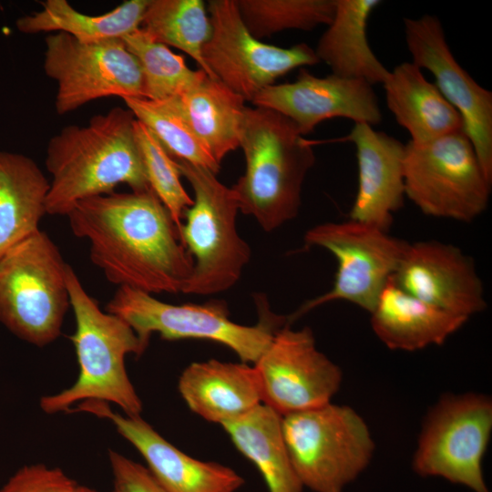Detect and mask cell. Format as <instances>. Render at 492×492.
<instances>
[{"instance_id": "6da1fadb", "label": "cell", "mask_w": 492, "mask_h": 492, "mask_svg": "<svg viewBox=\"0 0 492 492\" xmlns=\"http://www.w3.org/2000/svg\"><path fill=\"white\" fill-rule=\"evenodd\" d=\"M66 217L74 235L88 241L91 261L111 283L150 294L183 292L193 259L151 189L89 197Z\"/></svg>"}, {"instance_id": "7a4b0ae2", "label": "cell", "mask_w": 492, "mask_h": 492, "mask_svg": "<svg viewBox=\"0 0 492 492\" xmlns=\"http://www.w3.org/2000/svg\"><path fill=\"white\" fill-rule=\"evenodd\" d=\"M135 117L120 107L95 115L85 126L68 125L48 141L45 164L51 175L46 213L67 216L79 200L114 192L149 190L134 133Z\"/></svg>"}, {"instance_id": "3957f363", "label": "cell", "mask_w": 492, "mask_h": 492, "mask_svg": "<svg viewBox=\"0 0 492 492\" xmlns=\"http://www.w3.org/2000/svg\"><path fill=\"white\" fill-rule=\"evenodd\" d=\"M313 145L283 115L246 108L240 139L245 171L231 189L239 210L263 231H272L297 216L302 183L315 162Z\"/></svg>"}, {"instance_id": "277c9868", "label": "cell", "mask_w": 492, "mask_h": 492, "mask_svg": "<svg viewBox=\"0 0 492 492\" xmlns=\"http://www.w3.org/2000/svg\"><path fill=\"white\" fill-rule=\"evenodd\" d=\"M66 280L76 322L70 340L79 373L70 387L41 397L40 408L48 415L67 413L77 403L97 400L118 405L122 414L140 415L142 402L125 366L128 354H143L135 332L121 318L99 308L68 264Z\"/></svg>"}, {"instance_id": "5b68a950", "label": "cell", "mask_w": 492, "mask_h": 492, "mask_svg": "<svg viewBox=\"0 0 492 492\" xmlns=\"http://www.w3.org/2000/svg\"><path fill=\"white\" fill-rule=\"evenodd\" d=\"M256 303L259 322L247 326L230 319L224 301L176 305L139 290L118 287L106 312L132 328L143 353L151 335L157 333L167 341L201 339L219 343L232 350L242 363L254 364L285 321L269 310L264 297L259 295Z\"/></svg>"}, {"instance_id": "8992f818", "label": "cell", "mask_w": 492, "mask_h": 492, "mask_svg": "<svg viewBox=\"0 0 492 492\" xmlns=\"http://www.w3.org/2000/svg\"><path fill=\"white\" fill-rule=\"evenodd\" d=\"M67 266L41 230L9 249L0 257V323L38 347L56 341L70 306Z\"/></svg>"}, {"instance_id": "52a82bcc", "label": "cell", "mask_w": 492, "mask_h": 492, "mask_svg": "<svg viewBox=\"0 0 492 492\" xmlns=\"http://www.w3.org/2000/svg\"><path fill=\"white\" fill-rule=\"evenodd\" d=\"M190 182L193 203L183 214L180 240L193 259V271L183 290L190 294L227 291L240 279L251 250L236 229L239 203L231 188L210 169L176 160Z\"/></svg>"}, {"instance_id": "ba28073f", "label": "cell", "mask_w": 492, "mask_h": 492, "mask_svg": "<svg viewBox=\"0 0 492 492\" xmlns=\"http://www.w3.org/2000/svg\"><path fill=\"white\" fill-rule=\"evenodd\" d=\"M288 454L303 487L343 492L368 466L374 442L353 408L328 403L282 417Z\"/></svg>"}, {"instance_id": "9c48e42d", "label": "cell", "mask_w": 492, "mask_h": 492, "mask_svg": "<svg viewBox=\"0 0 492 492\" xmlns=\"http://www.w3.org/2000/svg\"><path fill=\"white\" fill-rule=\"evenodd\" d=\"M405 196L424 214L470 222L487 208L491 182L464 129L405 144Z\"/></svg>"}, {"instance_id": "30bf717a", "label": "cell", "mask_w": 492, "mask_h": 492, "mask_svg": "<svg viewBox=\"0 0 492 492\" xmlns=\"http://www.w3.org/2000/svg\"><path fill=\"white\" fill-rule=\"evenodd\" d=\"M492 431V401L481 394L444 395L427 415L413 458L421 477L489 492L482 462Z\"/></svg>"}, {"instance_id": "8fae6325", "label": "cell", "mask_w": 492, "mask_h": 492, "mask_svg": "<svg viewBox=\"0 0 492 492\" xmlns=\"http://www.w3.org/2000/svg\"><path fill=\"white\" fill-rule=\"evenodd\" d=\"M306 247L329 251L338 267L331 290L303 303L289 321L332 301H347L371 313L393 277L407 242L375 226L349 220L318 224L304 235Z\"/></svg>"}, {"instance_id": "7c38bea8", "label": "cell", "mask_w": 492, "mask_h": 492, "mask_svg": "<svg viewBox=\"0 0 492 492\" xmlns=\"http://www.w3.org/2000/svg\"><path fill=\"white\" fill-rule=\"evenodd\" d=\"M211 34L203 46L208 76L245 101L290 71L319 63L305 43L280 47L255 38L244 25L234 0H211L208 7Z\"/></svg>"}, {"instance_id": "4fadbf2b", "label": "cell", "mask_w": 492, "mask_h": 492, "mask_svg": "<svg viewBox=\"0 0 492 492\" xmlns=\"http://www.w3.org/2000/svg\"><path fill=\"white\" fill-rule=\"evenodd\" d=\"M44 71L57 84L58 115L103 97H144L143 75L121 38L81 43L63 32L45 38Z\"/></svg>"}, {"instance_id": "5bb4252c", "label": "cell", "mask_w": 492, "mask_h": 492, "mask_svg": "<svg viewBox=\"0 0 492 492\" xmlns=\"http://www.w3.org/2000/svg\"><path fill=\"white\" fill-rule=\"evenodd\" d=\"M254 367L261 404L282 416L331 403L343 379L339 366L317 349L309 327L282 326Z\"/></svg>"}, {"instance_id": "9a60e30c", "label": "cell", "mask_w": 492, "mask_h": 492, "mask_svg": "<svg viewBox=\"0 0 492 492\" xmlns=\"http://www.w3.org/2000/svg\"><path fill=\"white\" fill-rule=\"evenodd\" d=\"M404 28L412 62L434 76V84L457 110L464 132L492 182V92L480 86L456 61L436 16L405 17Z\"/></svg>"}, {"instance_id": "2e32d148", "label": "cell", "mask_w": 492, "mask_h": 492, "mask_svg": "<svg viewBox=\"0 0 492 492\" xmlns=\"http://www.w3.org/2000/svg\"><path fill=\"white\" fill-rule=\"evenodd\" d=\"M251 102L255 107L283 115L302 135L333 118L371 126L379 124L383 118L376 94L370 84L333 74L320 77L304 68H301L293 82L268 86Z\"/></svg>"}, {"instance_id": "e0dca14e", "label": "cell", "mask_w": 492, "mask_h": 492, "mask_svg": "<svg viewBox=\"0 0 492 492\" xmlns=\"http://www.w3.org/2000/svg\"><path fill=\"white\" fill-rule=\"evenodd\" d=\"M77 412L109 420L142 456L146 467L167 492H237L244 484L232 468L185 454L140 415L119 414L109 404L97 400L83 401L68 411Z\"/></svg>"}, {"instance_id": "ac0fdd59", "label": "cell", "mask_w": 492, "mask_h": 492, "mask_svg": "<svg viewBox=\"0 0 492 492\" xmlns=\"http://www.w3.org/2000/svg\"><path fill=\"white\" fill-rule=\"evenodd\" d=\"M392 278L406 292L452 314L469 318L487 308L473 260L452 244L408 243Z\"/></svg>"}, {"instance_id": "d6986e66", "label": "cell", "mask_w": 492, "mask_h": 492, "mask_svg": "<svg viewBox=\"0 0 492 492\" xmlns=\"http://www.w3.org/2000/svg\"><path fill=\"white\" fill-rule=\"evenodd\" d=\"M343 139L354 145L358 167L350 220L387 231L404 203L405 144L367 123H354Z\"/></svg>"}, {"instance_id": "ffe728a7", "label": "cell", "mask_w": 492, "mask_h": 492, "mask_svg": "<svg viewBox=\"0 0 492 492\" xmlns=\"http://www.w3.org/2000/svg\"><path fill=\"white\" fill-rule=\"evenodd\" d=\"M178 387L193 413L220 425L261 404L257 371L242 362L192 363L181 373Z\"/></svg>"}, {"instance_id": "44dd1931", "label": "cell", "mask_w": 492, "mask_h": 492, "mask_svg": "<svg viewBox=\"0 0 492 492\" xmlns=\"http://www.w3.org/2000/svg\"><path fill=\"white\" fill-rule=\"evenodd\" d=\"M370 313L372 329L378 339L391 350L407 352L444 343L468 320L411 295L393 278Z\"/></svg>"}, {"instance_id": "7402d4cb", "label": "cell", "mask_w": 492, "mask_h": 492, "mask_svg": "<svg viewBox=\"0 0 492 492\" xmlns=\"http://www.w3.org/2000/svg\"><path fill=\"white\" fill-rule=\"evenodd\" d=\"M385 101L414 143H425L463 129L457 110L413 62L397 65L383 83Z\"/></svg>"}, {"instance_id": "603a6c76", "label": "cell", "mask_w": 492, "mask_h": 492, "mask_svg": "<svg viewBox=\"0 0 492 492\" xmlns=\"http://www.w3.org/2000/svg\"><path fill=\"white\" fill-rule=\"evenodd\" d=\"M380 0H335L333 19L321 36L315 54L332 74L383 84L389 70L373 52L367 38V24Z\"/></svg>"}, {"instance_id": "cb8c5ba5", "label": "cell", "mask_w": 492, "mask_h": 492, "mask_svg": "<svg viewBox=\"0 0 492 492\" xmlns=\"http://www.w3.org/2000/svg\"><path fill=\"white\" fill-rule=\"evenodd\" d=\"M178 99L190 129L220 165L240 147L245 99L205 72Z\"/></svg>"}, {"instance_id": "d4e9b609", "label": "cell", "mask_w": 492, "mask_h": 492, "mask_svg": "<svg viewBox=\"0 0 492 492\" xmlns=\"http://www.w3.org/2000/svg\"><path fill=\"white\" fill-rule=\"evenodd\" d=\"M49 186L32 159L0 151V257L40 230Z\"/></svg>"}, {"instance_id": "484cf974", "label": "cell", "mask_w": 492, "mask_h": 492, "mask_svg": "<svg viewBox=\"0 0 492 492\" xmlns=\"http://www.w3.org/2000/svg\"><path fill=\"white\" fill-rule=\"evenodd\" d=\"M282 415L264 404L221 426L262 476L269 492H302L282 429Z\"/></svg>"}, {"instance_id": "4316f807", "label": "cell", "mask_w": 492, "mask_h": 492, "mask_svg": "<svg viewBox=\"0 0 492 492\" xmlns=\"http://www.w3.org/2000/svg\"><path fill=\"white\" fill-rule=\"evenodd\" d=\"M149 2L128 0L105 14L89 15L66 0H46L41 10L19 17L16 27L24 34L63 32L87 44L122 38L140 27Z\"/></svg>"}, {"instance_id": "83f0119b", "label": "cell", "mask_w": 492, "mask_h": 492, "mask_svg": "<svg viewBox=\"0 0 492 492\" xmlns=\"http://www.w3.org/2000/svg\"><path fill=\"white\" fill-rule=\"evenodd\" d=\"M141 25L156 41L189 55L208 75L201 52L211 25L203 1L149 0Z\"/></svg>"}, {"instance_id": "f1b7e54d", "label": "cell", "mask_w": 492, "mask_h": 492, "mask_svg": "<svg viewBox=\"0 0 492 492\" xmlns=\"http://www.w3.org/2000/svg\"><path fill=\"white\" fill-rule=\"evenodd\" d=\"M122 99L135 118L152 131L174 159L204 167L214 174L219 172L220 165L190 129L178 96L161 100L135 97Z\"/></svg>"}, {"instance_id": "f546056e", "label": "cell", "mask_w": 492, "mask_h": 492, "mask_svg": "<svg viewBox=\"0 0 492 492\" xmlns=\"http://www.w3.org/2000/svg\"><path fill=\"white\" fill-rule=\"evenodd\" d=\"M121 39L140 66L145 98L161 100L179 96L204 72L190 69L182 56L156 41L142 27Z\"/></svg>"}, {"instance_id": "4dcf8cb0", "label": "cell", "mask_w": 492, "mask_h": 492, "mask_svg": "<svg viewBox=\"0 0 492 492\" xmlns=\"http://www.w3.org/2000/svg\"><path fill=\"white\" fill-rule=\"evenodd\" d=\"M249 32L257 39L287 29L309 31L328 26L335 0H234Z\"/></svg>"}, {"instance_id": "1f68e13d", "label": "cell", "mask_w": 492, "mask_h": 492, "mask_svg": "<svg viewBox=\"0 0 492 492\" xmlns=\"http://www.w3.org/2000/svg\"><path fill=\"white\" fill-rule=\"evenodd\" d=\"M134 133L149 188L168 209L179 231L184 211L193 200L181 184L177 162L152 131L136 118Z\"/></svg>"}, {"instance_id": "d6a6232c", "label": "cell", "mask_w": 492, "mask_h": 492, "mask_svg": "<svg viewBox=\"0 0 492 492\" xmlns=\"http://www.w3.org/2000/svg\"><path fill=\"white\" fill-rule=\"evenodd\" d=\"M77 486L62 469L34 464L15 472L0 492H73Z\"/></svg>"}, {"instance_id": "836d02e7", "label": "cell", "mask_w": 492, "mask_h": 492, "mask_svg": "<svg viewBox=\"0 0 492 492\" xmlns=\"http://www.w3.org/2000/svg\"><path fill=\"white\" fill-rule=\"evenodd\" d=\"M112 492H167L141 464L109 450Z\"/></svg>"}, {"instance_id": "e575fe53", "label": "cell", "mask_w": 492, "mask_h": 492, "mask_svg": "<svg viewBox=\"0 0 492 492\" xmlns=\"http://www.w3.org/2000/svg\"><path fill=\"white\" fill-rule=\"evenodd\" d=\"M73 492H97V491L85 486L77 485L76 488L73 490Z\"/></svg>"}]
</instances>
